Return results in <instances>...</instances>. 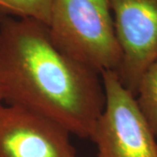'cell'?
<instances>
[{
    "label": "cell",
    "instance_id": "obj_3",
    "mask_svg": "<svg viewBox=\"0 0 157 157\" xmlns=\"http://www.w3.org/2000/svg\"><path fill=\"white\" fill-rule=\"evenodd\" d=\"M101 76L105 104L90 138L97 147L96 157H157V137L135 94L114 71Z\"/></svg>",
    "mask_w": 157,
    "mask_h": 157
},
{
    "label": "cell",
    "instance_id": "obj_5",
    "mask_svg": "<svg viewBox=\"0 0 157 157\" xmlns=\"http://www.w3.org/2000/svg\"><path fill=\"white\" fill-rule=\"evenodd\" d=\"M70 135L49 118L0 103V157H77Z\"/></svg>",
    "mask_w": 157,
    "mask_h": 157
},
{
    "label": "cell",
    "instance_id": "obj_4",
    "mask_svg": "<svg viewBox=\"0 0 157 157\" xmlns=\"http://www.w3.org/2000/svg\"><path fill=\"white\" fill-rule=\"evenodd\" d=\"M121 50L115 71L121 84L136 94L140 78L157 59V0H109Z\"/></svg>",
    "mask_w": 157,
    "mask_h": 157
},
{
    "label": "cell",
    "instance_id": "obj_2",
    "mask_svg": "<svg viewBox=\"0 0 157 157\" xmlns=\"http://www.w3.org/2000/svg\"><path fill=\"white\" fill-rule=\"evenodd\" d=\"M47 27L62 52L96 73L119 67L121 50L109 0H52Z\"/></svg>",
    "mask_w": 157,
    "mask_h": 157
},
{
    "label": "cell",
    "instance_id": "obj_6",
    "mask_svg": "<svg viewBox=\"0 0 157 157\" xmlns=\"http://www.w3.org/2000/svg\"><path fill=\"white\" fill-rule=\"evenodd\" d=\"M135 98L141 112L157 137V59L140 78Z\"/></svg>",
    "mask_w": 157,
    "mask_h": 157
},
{
    "label": "cell",
    "instance_id": "obj_7",
    "mask_svg": "<svg viewBox=\"0 0 157 157\" xmlns=\"http://www.w3.org/2000/svg\"><path fill=\"white\" fill-rule=\"evenodd\" d=\"M52 0H0V17H27L48 25Z\"/></svg>",
    "mask_w": 157,
    "mask_h": 157
},
{
    "label": "cell",
    "instance_id": "obj_8",
    "mask_svg": "<svg viewBox=\"0 0 157 157\" xmlns=\"http://www.w3.org/2000/svg\"><path fill=\"white\" fill-rule=\"evenodd\" d=\"M3 102V94H2V89H1V85H0V103Z\"/></svg>",
    "mask_w": 157,
    "mask_h": 157
},
{
    "label": "cell",
    "instance_id": "obj_1",
    "mask_svg": "<svg viewBox=\"0 0 157 157\" xmlns=\"http://www.w3.org/2000/svg\"><path fill=\"white\" fill-rule=\"evenodd\" d=\"M3 102L49 118L71 135L90 139L105 104L100 73L62 52L47 25L0 17Z\"/></svg>",
    "mask_w": 157,
    "mask_h": 157
}]
</instances>
